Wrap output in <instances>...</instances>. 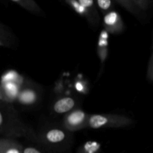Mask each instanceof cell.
Returning a JSON list of instances; mask_svg holds the SVG:
<instances>
[{
    "label": "cell",
    "mask_w": 153,
    "mask_h": 153,
    "mask_svg": "<svg viewBox=\"0 0 153 153\" xmlns=\"http://www.w3.org/2000/svg\"><path fill=\"white\" fill-rule=\"evenodd\" d=\"M147 77L149 79L150 82L152 81V55H151L150 60H149V68L147 70Z\"/></svg>",
    "instance_id": "cell-15"
},
{
    "label": "cell",
    "mask_w": 153,
    "mask_h": 153,
    "mask_svg": "<svg viewBox=\"0 0 153 153\" xmlns=\"http://www.w3.org/2000/svg\"><path fill=\"white\" fill-rule=\"evenodd\" d=\"M103 26L106 32L117 34L123 31L124 22L120 13L111 10L103 15Z\"/></svg>",
    "instance_id": "cell-3"
},
{
    "label": "cell",
    "mask_w": 153,
    "mask_h": 153,
    "mask_svg": "<svg viewBox=\"0 0 153 153\" xmlns=\"http://www.w3.org/2000/svg\"><path fill=\"white\" fill-rule=\"evenodd\" d=\"M0 153H1V152H0Z\"/></svg>",
    "instance_id": "cell-21"
},
{
    "label": "cell",
    "mask_w": 153,
    "mask_h": 153,
    "mask_svg": "<svg viewBox=\"0 0 153 153\" xmlns=\"http://www.w3.org/2000/svg\"><path fill=\"white\" fill-rule=\"evenodd\" d=\"M77 1L82 7H85L89 12L90 14L98 24L100 21V14H99V10L94 0H77Z\"/></svg>",
    "instance_id": "cell-9"
},
{
    "label": "cell",
    "mask_w": 153,
    "mask_h": 153,
    "mask_svg": "<svg viewBox=\"0 0 153 153\" xmlns=\"http://www.w3.org/2000/svg\"><path fill=\"white\" fill-rule=\"evenodd\" d=\"M1 153H22V146L10 139H0Z\"/></svg>",
    "instance_id": "cell-7"
},
{
    "label": "cell",
    "mask_w": 153,
    "mask_h": 153,
    "mask_svg": "<svg viewBox=\"0 0 153 153\" xmlns=\"http://www.w3.org/2000/svg\"><path fill=\"white\" fill-rule=\"evenodd\" d=\"M66 2L75 10L77 13H79V15H81L82 16L85 17L88 22H90L92 25H97V22H96L95 19L92 17L91 14H90L89 12L86 10L84 7H82L80 4H79V1L77 0H65Z\"/></svg>",
    "instance_id": "cell-8"
},
{
    "label": "cell",
    "mask_w": 153,
    "mask_h": 153,
    "mask_svg": "<svg viewBox=\"0 0 153 153\" xmlns=\"http://www.w3.org/2000/svg\"><path fill=\"white\" fill-rule=\"evenodd\" d=\"M0 100H1V101L7 102V100H6V99H5V97H4V94H3L2 91H1V87H0Z\"/></svg>",
    "instance_id": "cell-17"
},
{
    "label": "cell",
    "mask_w": 153,
    "mask_h": 153,
    "mask_svg": "<svg viewBox=\"0 0 153 153\" xmlns=\"http://www.w3.org/2000/svg\"><path fill=\"white\" fill-rule=\"evenodd\" d=\"M67 138L65 131L60 128H51L43 134V140L49 145H56L62 143Z\"/></svg>",
    "instance_id": "cell-4"
},
{
    "label": "cell",
    "mask_w": 153,
    "mask_h": 153,
    "mask_svg": "<svg viewBox=\"0 0 153 153\" xmlns=\"http://www.w3.org/2000/svg\"><path fill=\"white\" fill-rule=\"evenodd\" d=\"M134 7L140 11H146L149 9L152 0H131Z\"/></svg>",
    "instance_id": "cell-14"
},
{
    "label": "cell",
    "mask_w": 153,
    "mask_h": 153,
    "mask_svg": "<svg viewBox=\"0 0 153 153\" xmlns=\"http://www.w3.org/2000/svg\"><path fill=\"white\" fill-rule=\"evenodd\" d=\"M2 45H3V43L1 42V40H0V46H2Z\"/></svg>",
    "instance_id": "cell-19"
},
{
    "label": "cell",
    "mask_w": 153,
    "mask_h": 153,
    "mask_svg": "<svg viewBox=\"0 0 153 153\" xmlns=\"http://www.w3.org/2000/svg\"><path fill=\"white\" fill-rule=\"evenodd\" d=\"M114 1L117 2L119 4H120L126 10H127L128 12L132 13V14L135 15V16H139V14H140V11L134 7V5L132 4L131 0H114Z\"/></svg>",
    "instance_id": "cell-13"
},
{
    "label": "cell",
    "mask_w": 153,
    "mask_h": 153,
    "mask_svg": "<svg viewBox=\"0 0 153 153\" xmlns=\"http://www.w3.org/2000/svg\"><path fill=\"white\" fill-rule=\"evenodd\" d=\"M100 151V144L97 142H87L79 149L78 153H99Z\"/></svg>",
    "instance_id": "cell-12"
},
{
    "label": "cell",
    "mask_w": 153,
    "mask_h": 153,
    "mask_svg": "<svg viewBox=\"0 0 153 153\" xmlns=\"http://www.w3.org/2000/svg\"><path fill=\"white\" fill-rule=\"evenodd\" d=\"M1 25H0V32H1Z\"/></svg>",
    "instance_id": "cell-20"
},
{
    "label": "cell",
    "mask_w": 153,
    "mask_h": 153,
    "mask_svg": "<svg viewBox=\"0 0 153 153\" xmlns=\"http://www.w3.org/2000/svg\"><path fill=\"white\" fill-rule=\"evenodd\" d=\"M88 116L89 114L81 109L71 111L64 117V128L70 131H79L85 128Z\"/></svg>",
    "instance_id": "cell-2"
},
{
    "label": "cell",
    "mask_w": 153,
    "mask_h": 153,
    "mask_svg": "<svg viewBox=\"0 0 153 153\" xmlns=\"http://www.w3.org/2000/svg\"><path fill=\"white\" fill-rule=\"evenodd\" d=\"M16 100L20 104L30 105L36 102L37 100V94L33 89L25 88V89L20 90Z\"/></svg>",
    "instance_id": "cell-6"
},
{
    "label": "cell",
    "mask_w": 153,
    "mask_h": 153,
    "mask_svg": "<svg viewBox=\"0 0 153 153\" xmlns=\"http://www.w3.org/2000/svg\"><path fill=\"white\" fill-rule=\"evenodd\" d=\"M22 153H42L40 150H38L37 149L34 147H31V146H28V147H22Z\"/></svg>",
    "instance_id": "cell-16"
},
{
    "label": "cell",
    "mask_w": 153,
    "mask_h": 153,
    "mask_svg": "<svg viewBox=\"0 0 153 153\" xmlns=\"http://www.w3.org/2000/svg\"><path fill=\"white\" fill-rule=\"evenodd\" d=\"M98 10H100L103 15L114 10V0H94Z\"/></svg>",
    "instance_id": "cell-11"
},
{
    "label": "cell",
    "mask_w": 153,
    "mask_h": 153,
    "mask_svg": "<svg viewBox=\"0 0 153 153\" xmlns=\"http://www.w3.org/2000/svg\"><path fill=\"white\" fill-rule=\"evenodd\" d=\"M11 1H14L16 4L22 6L25 10L35 14H40L42 12L40 7L34 0H11Z\"/></svg>",
    "instance_id": "cell-10"
},
{
    "label": "cell",
    "mask_w": 153,
    "mask_h": 153,
    "mask_svg": "<svg viewBox=\"0 0 153 153\" xmlns=\"http://www.w3.org/2000/svg\"><path fill=\"white\" fill-rule=\"evenodd\" d=\"M3 123H4V117H3L1 111H0V128L2 126Z\"/></svg>",
    "instance_id": "cell-18"
},
{
    "label": "cell",
    "mask_w": 153,
    "mask_h": 153,
    "mask_svg": "<svg viewBox=\"0 0 153 153\" xmlns=\"http://www.w3.org/2000/svg\"><path fill=\"white\" fill-rule=\"evenodd\" d=\"M76 106V100L71 97H65L59 99L55 102L53 105V111L56 114L69 113Z\"/></svg>",
    "instance_id": "cell-5"
},
{
    "label": "cell",
    "mask_w": 153,
    "mask_h": 153,
    "mask_svg": "<svg viewBox=\"0 0 153 153\" xmlns=\"http://www.w3.org/2000/svg\"><path fill=\"white\" fill-rule=\"evenodd\" d=\"M133 123L131 118L120 114H91L88 116L85 128L97 129L102 128H121Z\"/></svg>",
    "instance_id": "cell-1"
}]
</instances>
